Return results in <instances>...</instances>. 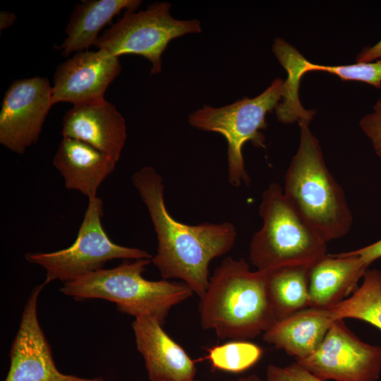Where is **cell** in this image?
I'll use <instances>...</instances> for the list:
<instances>
[{"label":"cell","instance_id":"obj_7","mask_svg":"<svg viewBox=\"0 0 381 381\" xmlns=\"http://www.w3.org/2000/svg\"><path fill=\"white\" fill-rule=\"evenodd\" d=\"M102 200L89 199L83 222L75 241L69 247L51 253H27L28 262L42 267L46 271L44 284L60 280L64 284L99 270L116 259H152L147 251L114 243L102 224Z\"/></svg>","mask_w":381,"mask_h":381},{"label":"cell","instance_id":"obj_26","mask_svg":"<svg viewBox=\"0 0 381 381\" xmlns=\"http://www.w3.org/2000/svg\"><path fill=\"white\" fill-rule=\"evenodd\" d=\"M381 59V40L370 47L365 48L357 56V63H369Z\"/></svg>","mask_w":381,"mask_h":381},{"label":"cell","instance_id":"obj_10","mask_svg":"<svg viewBox=\"0 0 381 381\" xmlns=\"http://www.w3.org/2000/svg\"><path fill=\"white\" fill-rule=\"evenodd\" d=\"M47 78L16 80L6 90L0 111V143L18 155L36 143L53 106Z\"/></svg>","mask_w":381,"mask_h":381},{"label":"cell","instance_id":"obj_5","mask_svg":"<svg viewBox=\"0 0 381 381\" xmlns=\"http://www.w3.org/2000/svg\"><path fill=\"white\" fill-rule=\"evenodd\" d=\"M258 213L262 224L249 245V260L257 270L310 268L327 255V243L296 212L278 183L263 191Z\"/></svg>","mask_w":381,"mask_h":381},{"label":"cell","instance_id":"obj_18","mask_svg":"<svg viewBox=\"0 0 381 381\" xmlns=\"http://www.w3.org/2000/svg\"><path fill=\"white\" fill-rule=\"evenodd\" d=\"M333 321L329 309L308 307L275 322L263 340L301 359L318 349Z\"/></svg>","mask_w":381,"mask_h":381},{"label":"cell","instance_id":"obj_22","mask_svg":"<svg viewBox=\"0 0 381 381\" xmlns=\"http://www.w3.org/2000/svg\"><path fill=\"white\" fill-rule=\"evenodd\" d=\"M262 354V348L254 343L232 340L208 349L206 358L215 369L240 373L255 365Z\"/></svg>","mask_w":381,"mask_h":381},{"label":"cell","instance_id":"obj_16","mask_svg":"<svg viewBox=\"0 0 381 381\" xmlns=\"http://www.w3.org/2000/svg\"><path fill=\"white\" fill-rule=\"evenodd\" d=\"M53 165L67 189L78 190L89 199L114 170L117 162L81 140L63 138L53 159Z\"/></svg>","mask_w":381,"mask_h":381},{"label":"cell","instance_id":"obj_2","mask_svg":"<svg viewBox=\"0 0 381 381\" xmlns=\"http://www.w3.org/2000/svg\"><path fill=\"white\" fill-rule=\"evenodd\" d=\"M200 298L202 328L213 329L222 339H253L276 322L267 298L265 272L252 271L243 258L223 260Z\"/></svg>","mask_w":381,"mask_h":381},{"label":"cell","instance_id":"obj_14","mask_svg":"<svg viewBox=\"0 0 381 381\" xmlns=\"http://www.w3.org/2000/svg\"><path fill=\"white\" fill-rule=\"evenodd\" d=\"M272 51L287 72V78L284 80V93L279 104L280 111L287 116H296L304 111L299 100L298 90L301 78L308 72H327L344 81H358L375 88H381V59L342 66L315 64L282 38L275 39Z\"/></svg>","mask_w":381,"mask_h":381},{"label":"cell","instance_id":"obj_27","mask_svg":"<svg viewBox=\"0 0 381 381\" xmlns=\"http://www.w3.org/2000/svg\"><path fill=\"white\" fill-rule=\"evenodd\" d=\"M17 17L15 13L3 11L0 13V30H2L13 25Z\"/></svg>","mask_w":381,"mask_h":381},{"label":"cell","instance_id":"obj_4","mask_svg":"<svg viewBox=\"0 0 381 381\" xmlns=\"http://www.w3.org/2000/svg\"><path fill=\"white\" fill-rule=\"evenodd\" d=\"M151 262V259H140L101 269L64 284L60 291L76 301L107 300L134 318L151 316L163 325L171 309L194 293L182 282L145 279L143 273Z\"/></svg>","mask_w":381,"mask_h":381},{"label":"cell","instance_id":"obj_21","mask_svg":"<svg viewBox=\"0 0 381 381\" xmlns=\"http://www.w3.org/2000/svg\"><path fill=\"white\" fill-rule=\"evenodd\" d=\"M329 309L334 320L357 319L381 330V270L368 269L351 296Z\"/></svg>","mask_w":381,"mask_h":381},{"label":"cell","instance_id":"obj_6","mask_svg":"<svg viewBox=\"0 0 381 381\" xmlns=\"http://www.w3.org/2000/svg\"><path fill=\"white\" fill-rule=\"evenodd\" d=\"M284 93V80L276 78L255 97H245L221 107L203 105L188 116V121L192 127L219 133L226 139L228 180L232 186L250 183L243 147L251 142L256 147H265V139L261 130L267 128L266 115L275 109Z\"/></svg>","mask_w":381,"mask_h":381},{"label":"cell","instance_id":"obj_9","mask_svg":"<svg viewBox=\"0 0 381 381\" xmlns=\"http://www.w3.org/2000/svg\"><path fill=\"white\" fill-rule=\"evenodd\" d=\"M295 361L324 381H376L381 373V346L364 342L338 319L312 354Z\"/></svg>","mask_w":381,"mask_h":381},{"label":"cell","instance_id":"obj_13","mask_svg":"<svg viewBox=\"0 0 381 381\" xmlns=\"http://www.w3.org/2000/svg\"><path fill=\"white\" fill-rule=\"evenodd\" d=\"M61 135L85 142L118 162L127 139L126 120L106 99L75 105L63 117Z\"/></svg>","mask_w":381,"mask_h":381},{"label":"cell","instance_id":"obj_17","mask_svg":"<svg viewBox=\"0 0 381 381\" xmlns=\"http://www.w3.org/2000/svg\"><path fill=\"white\" fill-rule=\"evenodd\" d=\"M368 269L349 252L327 254L310 270L309 307L329 309L344 301Z\"/></svg>","mask_w":381,"mask_h":381},{"label":"cell","instance_id":"obj_3","mask_svg":"<svg viewBox=\"0 0 381 381\" xmlns=\"http://www.w3.org/2000/svg\"><path fill=\"white\" fill-rule=\"evenodd\" d=\"M310 121L301 119L298 148L285 174L284 194L301 217L327 243L350 231L351 210L344 191L325 164Z\"/></svg>","mask_w":381,"mask_h":381},{"label":"cell","instance_id":"obj_25","mask_svg":"<svg viewBox=\"0 0 381 381\" xmlns=\"http://www.w3.org/2000/svg\"><path fill=\"white\" fill-rule=\"evenodd\" d=\"M357 255L368 267L375 260L381 258V239L363 248L349 251Z\"/></svg>","mask_w":381,"mask_h":381},{"label":"cell","instance_id":"obj_15","mask_svg":"<svg viewBox=\"0 0 381 381\" xmlns=\"http://www.w3.org/2000/svg\"><path fill=\"white\" fill-rule=\"evenodd\" d=\"M151 316L135 318L132 323L138 351L142 355L150 381L193 379L195 361Z\"/></svg>","mask_w":381,"mask_h":381},{"label":"cell","instance_id":"obj_28","mask_svg":"<svg viewBox=\"0 0 381 381\" xmlns=\"http://www.w3.org/2000/svg\"><path fill=\"white\" fill-rule=\"evenodd\" d=\"M235 381H265V380H263L258 375L252 374L248 376L241 377L238 378L237 380H236Z\"/></svg>","mask_w":381,"mask_h":381},{"label":"cell","instance_id":"obj_11","mask_svg":"<svg viewBox=\"0 0 381 381\" xmlns=\"http://www.w3.org/2000/svg\"><path fill=\"white\" fill-rule=\"evenodd\" d=\"M46 286H35L24 306L17 334L9 352L10 367L4 381H106L61 373L37 316L38 296Z\"/></svg>","mask_w":381,"mask_h":381},{"label":"cell","instance_id":"obj_24","mask_svg":"<svg viewBox=\"0 0 381 381\" xmlns=\"http://www.w3.org/2000/svg\"><path fill=\"white\" fill-rule=\"evenodd\" d=\"M359 125L371 142L376 155L381 159V98L373 106V112L361 119Z\"/></svg>","mask_w":381,"mask_h":381},{"label":"cell","instance_id":"obj_20","mask_svg":"<svg viewBox=\"0 0 381 381\" xmlns=\"http://www.w3.org/2000/svg\"><path fill=\"white\" fill-rule=\"evenodd\" d=\"M310 268L289 266L265 272L267 298L276 322L309 307Z\"/></svg>","mask_w":381,"mask_h":381},{"label":"cell","instance_id":"obj_29","mask_svg":"<svg viewBox=\"0 0 381 381\" xmlns=\"http://www.w3.org/2000/svg\"><path fill=\"white\" fill-rule=\"evenodd\" d=\"M179 381H200V380H195V378H193V379H191V380H179Z\"/></svg>","mask_w":381,"mask_h":381},{"label":"cell","instance_id":"obj_1","mask_svg":"<svg viewBox=\"0 0 381 381\" xmlns=\"http://www.w3.org/2000/svg\"><path fill=\"white\" fill-rule=\"evenodd\" d=\"M132 181L157 236L152 262L164 279H179L202 297L209 284L211 261L229 253L236 243L235 226L227 222L190 225L176 220L165 205L163 179L150 166L135 171Z\"/></svg>","mask_w":381,"mask_h":381},{"label":"cell","instance_id":"obj_23","mask_svg":"<svg viewBox=\"0 0 381 381\" xmlns=\"http://www.w3.org/2000/svg\"><path fill=\"white\" fill-rule=\"evenodd\" d=\"M267 381H324L296 361L285 366L270 364L266 370Z\"/></svg>","mask_w":381,"mask_h":381},{"label":"cell","instance_id":"obj_30","mask_svg":"<svg viewBox=\"0 0 381 381\" xmlns=\"http://www.w3.org/2000/svg\"><path fill=\"white\" fill-rule=\"evenodd\" d=\"M225 381H235V380H225Z\"/></svg>","mask_w":381,"mask_h":381},{"label":"cell","instance_id":"obj_8","mask_svg":"<svg viewBox=\"0 0 381 381\" xmlns=\"http://www.w3.org/2000/svg\"><path fill=\"white\" fill-rule=\"evenodd\" d=\"M171 7V4L163 1L155 2L138 12L126 11L99 36L95 47L117 57L142 56L151 63L152 75L160 73L162 54L172 40L202 32L200 20L174 18L170 13Z\"/></svg>","mask_w":381,"mask_h":381},{"label":"cell","instance_id":"obj_12","mask_svg":"<svg viewBox=\"0 0 381 381\" xmlns=\"http://www.w3.org/2000/svg\"><path fill=\"white\" fill-rule=\"evenodd\" d=\"M121 69L119 57L105 50L75 53L54 73L52 104L66 102L75 106L105 99L107 89Z\"/></svg>","mask_w":381,"mask_h":381},{"label":"cell","instance_id":"obj_19","mask_svg":"<svg viewBox=\"0 0 381 381\" xmlns=\"http://www.w3.org/2000/svg\"><path fill=\"white\" fill-rule=\"evenodd\" d=\"M140 0H84L75 5L65 29L66 38L59 47L61 54L87 51L95 46L99 32L123 9L136 11Z\"/></svg>","mask_w":381,"mask_h":381}]
</instances>
